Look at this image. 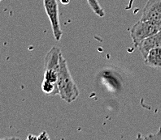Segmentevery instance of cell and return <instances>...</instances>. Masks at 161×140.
I'll return each instance as SVG.
<instances>
[{"label":"cell","instance_id":"30bf717a","mask_svg":"<svg viewBox=\"0 0 161 140\" xmlns=\"http://www.w3.org/2000/svg\"><path fill=\"white\" fill-rule=\"evenodd\" d=\"M1 1H3V0H0V2H1Z\"/></svg>","mask_w":161,"mask_h":140},{"label":"cell","instance_id":"9c48e42d","mask_svg":"<svg viewBox=\"0 0 161 140\" xmlns=\"http://www.w3.org/2000/svg\"><path fill=\"white\" fill-rule=\"evenodd\" d=\"M69 1L70 0H60V2L63 4H68L69 3Z\"/></svg>","mask_w":161,"mask_h":140},{"label":"cell","instance_id":"8992f818","mask_svg":"<svg viewBox=\"0 0 161 140\" xmlns=\"http://www.w3.org/2000/svg\"><path fill=\"white\" fill-rule=\"evenodd\" d=\"M144 63L149 67L161 69V48L151 49L145 58Z\"/></svg>","mask_w":161,"mask_h":140},{"label":"cell","instance_id":"52a82bcc","mask_svg":"<svg viewBox=\"0 0 161 140\" xmlns=\"http://www.w3.org/2000/svg\"><path fill=\"white\" fill-rule=\"evenodd\" d=\"M42 90L44 93L49 96L59 94V88H58L57 84H52L51 82L46 81V80H43L42 84Z\"/></svg>","mask_w":161,"mask_h":140},{"label":"cell","instance_id":"277c9868","mask_svg":"<svg viewBox=\"0 0 161 140\" xmlns=\"http://www.w3.org/2000/svg\"><path fill=\"white\" fill-rule=\"evenodd\" d=\"M141 20H161V0H148L143 8Z\"/></svg>","mask_w":161,"mask_h":140},{"label":"cell","instance_id":"3957f363","mask_svg":"<svg viewBox=\"0 0 161 140\" xmlns=\"http://www.w3.org/2000/svg\"><path fill=\"white\" fill-rule=\"evenodd\" d=\"M44 8L47 15L51 21V28L53 30V35L56 41H59L63 35L60 28L59 16V8L57 0H43Z\"/></svg>","mask_w":161,"mask_h":140},{"label":"cell","instance_id":"7a4b0ae2","mask_svg":"<svg viewBox=\"0 0 161 140\" xmlns=\"http://www.w3.org/2000/svg\"><path fill=\"white\" fill-rule=\"evenodd\" d=\"M161 30V20H141L133 26L130 31V36L134 45L138 46V44L144 39L154 35Z\"/></svg>","mask_w":161,"mask_h":140},{"label":"cell","instance_id":"5b68a950","mask_svg":"<svg viewBox=\"0 0 161 140\" xmlns=\"http://www.w3.org/2000/svg\"><path fill=\"white\" fill-rule=\"evenodd\" d=\"M145 59L149 51L155 48H161V30L154 35L142 41L137 46Z\"/></svg>","mask_w":161,"mask_h":140},{"label":"cell","instance_id":"6da1fadb","mask_svg":"<svg viewBox=\"0 0 161 140\" xmlns=\"http://www.w3.org/2000/svg\"><path fill=\"white\" fill-rule=\"evenodd\" d=\"M58 88L60 97L68 103H72L77 100L79 91L74 80L72 78L67 61L61 54L59 57V68L58 73Z\"/></svg>","mask_w":161,"mask_h":140},{"label":"cell","instance_id":"ba28073f","mask_svg":"<svg viewBox=\"0 0 161 140\" xmlns=\"http://www.w3.org/2000/svg\"><path fill=\"white\" fill-rule=\"evenodd\" d=\"M87 2H88L89 6L91 7L93 12L96 14L97 16L99 17H103L105 16V12L102 7L100 6L98 0H87Z\"/></svg>","mask_w":161,"mask_h":140}]
</instances>
